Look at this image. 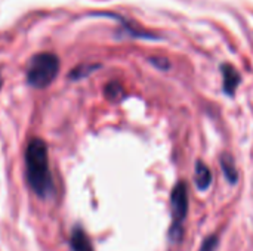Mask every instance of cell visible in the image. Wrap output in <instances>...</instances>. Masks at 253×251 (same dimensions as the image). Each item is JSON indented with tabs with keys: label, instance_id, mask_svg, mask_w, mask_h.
<instances>
[{
	"label": "cell",
	"instance_id": "6da1fadb",
	"mask_svg": "<svg viewBox=\"0 0 253 251\" xmlns=\"http://www.w3.org/2000/svg\"><path fill=\"white\" fill-rule=\"evenodd\" d=\"M25 175L30 188L37 197L47 198L53 192L47 146L42 139L30 141L25 149Z\"/></svg>",
	"mask_w": 253,
	"mask_h": 251
},
{
	"label": "cell",
	"instance_id": "7a4b0ae2",
	"mask_svg": "<svg viewBox=\"0 0 253 251\" xmlns=\"http://www.w3.org/2000/svg\"><path fill=\"white\" fill-rule=\"evenodd\" d=\"M59 70V59L49 52L39 53L31 58L27 68V80L36 89L47 87L56 77Z\"/></svg>",
	"mask_w": 253,
	"mask_h": 251
},
{
	"label": "cell",
	"instance_id": "3957f363",
	"mask_svg": "<svg viewBox=\"0 0 253 251\" xmlns=\"http://www.w3.org/2000/svg\"><path fill=\"white\" fill-rule=\"evenodd\" d=\"M170 212L172 226L169 237L173 243H178L184 237V222L188 213V186L185 182H179L170 194Z\"/></svg>",
	"mask_w": 253,
	"mask_h": 251
},
{
	"label": "cell",
	"instance_id": "277c9868",
	"mask_svg": "<svg viewBox=\"0 0 253 251\" xmlns=\"http://www.w3.org/2000/svg\"><path fill=\"white\" fill-rule=\"evenodd\" d=\"M70 247L71 251H93L89 237L80 226H76L73 229L70 237Z\"/></svg>",
	"mask_w": 253,
	"mask_h": 251
},
{
	"label": "cell",
	"instance_id": "5b68a950",
	"mask_svg": "<svg viewBox=\"0 0 253 251\" xmlns=\"http://www.w3.org/2000/svg\"><path fill=\"white\" fill-rule=\"evenodd\" d=\"M212 179H213V176H212L211 169H209L205 163L197 161V164H196V172H194V183H196L197 189H199V191H206V189L211 186Z\"/></svg>",
	"mask_w": 253,
	"mask_h": 251
},
{
	"label": "cell",
	"instance_id": "8992f818",
	"mask_svg": "<svg viewBox=\"0 0 253 251\" xmlns=\"http://www.w3.org/2000/svg\"><path fill=\"white\" fill-rule=\"evenodd\" d=\"M222 75H224V90L227 95H234L236 89L239 87L240 83V74L237 72V70L231 65H224L222 67Z\"/></svg>",
	"mask_w": 253,
	"mask_h": 251
},
{
	"label": "cell",
	"instance_id": "52a82bcc",
	"mask_svg": "<svg viewBox=\"0 0 253 251\" xmlns=\"http://www.w3.org/2000/svg\"><path fill=\"white\" fill-rule=\"evenodd\" d=\"M221 167H222V172L227 178V180L230 183H236L237 179H239V173H237V169H236V163L233 160L231 155L228 154H224L221 157Z\"/></svg>",
	"mask_w": 253,
	"mask_h": 251
},
{
	"label": "cell",
	"instance_id": "ba28073f",
	"mask_svg": "<svg viewBox=\"0 0 253 251\" xmlns=\"http://www.w3.org/2000/svg\"><path fill=\"white\" fill-rule=\"evenodd\" d=\"M105 95L111 99V101H119L123 96V89L117 84V83H110L108 87L105 89Z\"/></svg>",
	"mask_w": 253,
	"mask_h": 251
},
{
	"label": "cell",
	"instance_id": "9c48e42d",
	"mask_svg": "<svg viewBox=\"0 0 253 251\" xmlns=\"http://www.w3.org/2000/svg\"><path fill=\"white\" fill-rule=\"evenodd\" d=\"M216 247H218V237L216 235H211L209 238L205 240L200 251H215Z\"/></svg>",
	"mask_w": 253,
	"mask_h": 251
},
{
	"label": "cell",
	"instance_id": "30bf717a",
	"mask_svg": "<svg viewBox=\"0 0 253 251\" xmlns=\"http://www.w3.org/2000/svg\"><path fill=\"white\" fill-rule=\"evenodd\" d=\"M0 87H1V75H0Z\"/></svg>",
	"mask_w": 253,
	"mask_h": 251
}]
</instances>
